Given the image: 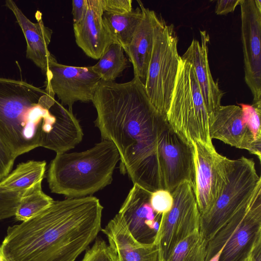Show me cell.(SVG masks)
<instances>
[{"label": "cell", "mask_w": 261, "mask_h": 261, "mask_svg": "<svg viewBox=\"0 0 261 261\" xmlns=\"http://www.w3.org/2000/svg\"><path fill=\"white\" fill-rule=\"evenodd\" d=\"M150 204L155 213L163 215L172 208L173 198L170 192L164 189L158 190L151 192Z\"/></svg>", "instance_id": "f1b7e54d"}, {"label": "cell", "mask_w": 261, "mask_h": 261, "mask_svg": "<svg viewBox=\"0 0 261 261\" xmlns=\"http://www.w3.org/2000/svg\"><path fill=\"white\" fill-rule=\"evenodd\" d=\"M240 6L245 81L253 95L252 105L261 107V9L255 0H242Z\"/></svg>", "instance_id": "7c38bea8"}, {"label": "cell", "mask_w": 261, "mask_h": 261, "mask_svg": "<svg viewBox=\"0 0 261 261\" xmlns=\"http://www.w3.org/2000/svg\"><path fill=\"white\" fill-rule=\"evenodd\" d=\"M81 261H117L116 256L107 243L98 239L85 253Z\"/></svg>", "instance_id": "4316f807"}, {"label": "cell", "mask_w": 261, "mask_h": 261, "mask_svg": "<svg viewBox=\"0 0 261 261\" xmlns=\"http://www.w3.org/2000/svg\"><path fill=\"white\" fill-rule=\"evenodd\" d=\"M245 261H251V260H250V256H249V257L247 259H246Z\"/></svg>", "instance_id": "74e56055"}, {"label": "cell", "mask_w": 261, "mask_h": 261, "mask_svg": "<svg viewBox=\"0 0 261 261\" xmlns=\"http://www.w3.org/2000/svg\"><path fill=\"white\" fill-rule=\"evenodd\" d=\"M124 49L119 44L113 43L105 50L92 70L99 75L101 81L114 82L122 74L128 66V61L124 54Z\"/></svg>", "instance_id": "603a6c76"}, {"label": "cell", "mask_w": 261, "mask_h": 261, "mask_svg": "<svg viewBox=\"0 0 261 261\" xmlns=\"http://www.w3.org/2000/svg\"><path fill=\"white\" fill-rule=\"evenodd\" d=\"M200 42L193 39L181 58L193 66L209 116L221 105L224 92L212 76L208 58L210 36L200 31Z\"/></svg>", "instance_id": "2e32d148"}, {"label": "cell", "mask_w": 261, "mask_h": 261, "mask_svg": "<svg viewBox=\"0 0 261 261\" xmlns=\"http://www.w3.org/2000/svg\"><path fill=\"white\" fill-rule=\"evenodd\" d=\"M173 204L171 210L162 215L155 243L159 254L166 260L174 247L191 234L199 231L201 215L192 185L186 181L172 192Z\"/></svg>", "instance_id": "ba28073f"}, {"label": "cell", "mask_w": 261, "mask_h": 261, "mask_svg": "<svg viewBox=\"0 0 261 261\" xmlns=\"http://www.w3.org/2000/svg\"><path fill=\"white\" fill-rule=\"evenodd\" d=\"M209 133L212 139L248 150L261 160V144L257 142L245 122L239 106H220L209 116Z\"/></svg>", "instance_id": "5bb4252c"}, {"label": "cell", "mask_w": 261, "mask_h": 261, "mask_svg": "<svg viewBox=\"0 0 261 261\" xmlns=\"http://www.w3.org/2000/svg\"><path fill=\"white\" fill-rule=\"evenodd\" d=\"M151 194L134 184L118 213L133 237L145 244L155 243L162 217L150 205Z\"/></svg>", "instance_id": "4fadbf2b"}, {"label": "cell", "mask_w": 261, "mask_h": 261, "mask_svg": "<svg viewBox=\"0 0 261 261\" xmlns=\"http://www.w3.org/2000/svg\"><path fill=\"white\" fill-rule=\"evenodd\" d=\"M46 92L57 95L62 106L72 110L79 101H92L100 77L92 66L79 67L63 65L54 58L45 73Z\"/></svg>", "instance_id": "8fae6325"}, {"label": "cell", "mask_w": 261, "mask_h": 261, "mask_svg": "<svg viewBox=\"0 0 261 261\" xmlns=\"http://www.w3.org/2000/svg\"><path fill=\"white\" fill-rule=\"evenodd\" d=\"M5 6L13 13L23 32L27 42V58L45 74L49 62L55 58L48 49L52 30L44 25L40 11H37L35 14L37 22H33L13 1H6Z\"/></svg>", "instance_id": "ac0fdd59"}, {"label": "cell", "mask_w": 261, "mask_h": 261, "mask_svg": "<svg viewBox=\"0 0 261 261\" xmlns=\"http://www.w3.org/2000/svg\"><path fill=\"white\" fill-rule=\"evenodd\" d=\"M261 243V187L242 220L222 247L219 261H245Z\"/></svg>", "instance_id": "9a60e30c"}, {"label": "cell", "mask_w": 261, "mask_h": 261, "mask_svg": "<svg viewBox=\"0 0 261 261\" xmlns=\"http://www.w3.org/2000/svg\"><path fill=\"white\" fill-rule=\"evenodd\" d=\"M250 258L251 261H261V243L255 246Z\"/></svg>", "instance_id": "836d02e7"}, {"label": "cell", "mask_w": 261, "mask_h": 261, "mask_svg": "<svg viewBox=\"0 0 261 261\" xmlns=\"http://www.w3.org/2000/svg\"><path fill=\"white\" fill-rule=\"evenodd\" d=\"M15 159L0 138V180L10 172Z\"/></svg>", "instance_id": "f546056e"}, {"label": "cell", "mask_w": 261, "mask_h": 261, "mask_svg": "<svg viewBox=\"0 0 261 261\" xmlns=\"http://www.w3.org/2000/svg\"><path fill=\"white\" fill-rule=\"evenodd\" d=\"M103 207L88 196L54 201L9 226L0 246L7 261H75L101 230Z\"/></svg>", "instance_id": "7a4b0ae2"}, {"label": "cell", "mask_w": 261, "mask_h": 261, "mask_svg": "<svg viewBox=\"0 0 261 261\" xmlns=\"http://www.w3.org/2000/svg\"><path fill=\"white\" fill-rule=\"evenodd\" d=\"M132 0H103L105 12L124 14L133 10Z\"/></svg>", "instance_id": "4dcf8cb0"}, {"label": "cell", "mask_w": 261, "mask_h": 261, "mask_svg": "<svg viewBox=\"0 0 261 261\" xmlns=\"http://www.w3.org/2000/svg\"><path fill=\"white\" fill-rule=\"evenodd\" d=\"M158 261H166L161 255L159 254Z\"/></svg>", "instance_id": "8d00e7d4"}, {"label": "cell", "mask_w": 261, "mask_h": 261, "mask_svg": "<svg viewBox=\"0 0 261 261\" xmlns=\"http://www.w3.org/2000/svg\"><path fill=\"white\" fill-rule=\"evenodd\" d=\"M243 119L257 143L261 144V107L240 103Z\"/></svg>", "instance_id": "484cf974"}, {"label": "cell", "mask_w": 261, "mask_h": 261, "mask_svg": "<svg viewBox=\"0 0 261 261\" xmlns=\"http://www.w3.org/2000/svg\"><path fill=\"white\" fill-rule=\"evenodd\" d=\"M46 162L29 161L17 165L16 168L0 180V192L25 191L42 181Z\"/></svg>", "instance_id": "44dd1931"}, {"label": "cell", "mask_w": 261, "mask_h": 261, "mask_svg": "<svg viewBox=\"0 0 261 261\" xmlns=\"http://www.w3.org/2000/svg\"><path fill=\"white\" fill-rule=\"evenodd\" d=\"M23 191L0 192V220L14 216Z\"/></svg>", "instance_id": "83f0119b"}, {"label": "cell", "mask_w": 261, "mask_h": 261, "mask_svg": "<svg viewBox=\"0 0 261 261\" xmlns=\"http://www.w3.org/2000/svg\"><path fill=\"white\" fill-rule=\"evenodd\" d=\"M208 119L194 68L180 57L166 121L172 130L190 145L199 141L211 146L213 144Z\"/></svg>", "instance_id": "5b68a950"}, {"label": "cell", "mask_w": 261, "mask_h": 261, "mask_svg": "<svg viewBox=\"0 0 261 261\" xmlns=\"http://www.w3.org/2000/svg\"><path fill=\"white\" fill-rule=\"evenodd\" d=\"M261 178L253 159L231 160L227 181L211 210L201 216L199 231L208 242L241 208L248 204L258 188Z\"/></svg>", "instance_id": "52a82bcc"}, {"label": "cell", "mask_w": 261, "mask_h": 261, "mask_svg": "<svg viewBox=\"0 0 261 261\" xmlns=\"http://www.w3.org/2000/svg\"><path fill=\"white\" fill-rule=\"evenodd\" d=\"M177 43L173 24L160 18L144 85L150 102L166 119L180 60Z\"/></svg>", "instance_id": "8992f818"}, {"label": "cell", "mask_w": 261, "mask_h": 261, "mask_svg": "<svg viewBox=\"0 0 261 261\" xmlns=\"http://www.w3.org/2000/svg\"><path fill=\"white\" fill-rule=\"evenodd\" d=\"M242 0H219L217 2L215 13L218 15H226L234 11Z\"/></svg>", "instance_id": "d6a6232c"}, {"label": "cell", "mask_w": 261, "mask_h": 261, "mask_svg": "<svg viewBox=\"0 0 261 261\" xmlns=\"http://www.w3.org/2000/svg\"><path fill=\"white\" fill-rule=\"evenodd\" d=\"M157 153L162 189L171 193L186 181L193 186V146L174 132L166 120L163 122L159 131Z\"/></svg>", "instance_id": "30bf717a"}, {"label": "cell", "mask_w": 261, "mask_h": 261, "mask_svg": "<svg viewBox=\"0 0 261 261\" xmlns=\"http://www.w3.org/2000/svg\"><path fill=\"white\" fill-rule=\"evenodd\" d=\"M208 242L196 231L179 242L166 261H205Z\"/></svg>", "instance_id": "d4e9b609"}, {"label": "cell", "mask_w": 261, "mask_h": 261, "mask_svg": "<svg viewBox=\"0 0 261 261\" xmlns=\"http://www.w3.org/2000/svg\"><path fill=\"white\" fill-rule=\"evenodd\" d=\"M81 126L55 95L23 81L0 77V138L15 158L41 146L59 153Z\"/></svg>", "instance_id": "3957f363"}, {"label": "cell", "mask_w": 261, "mask_h": 261, "mask_svg": "<svg viewBox=\"0 0 261 261\" xmlns=\"http://www.w3.org/2000/svg\"><path fill=\"white\" fill-rule=\"evenodd\" d=\"M120 160L116 146L106 140L84 151L57 153L48 169L49 188L68 198L90 196L111 183Z\"/></svg>", "instance_id": "277c9868"}, {"label": "cell", "mask_w": 261, "mask_h": 261, "mask_svg": "<svg viewBox=\"0 0 261 261\" xmlns=\"http://www.w3.org/2000/svg\"><path fill=\"white\" fill-rule=\"evenodd\" d=\"M142 11V17L132 39L124 49L133 65L134 77L145 81L151 55L155 27L159 17L155 12L145 7L137 1Z\"/></svg>", "instance_id": "ffe728a7"}, {"label": "cell", "mask_w": 261, "mask_h": 261, "mask_svg": "<svg viewBox=\"0 0 261 261\" xmlns=\"http://www.w3.org/2000/svg\"><path fill=\"white\" fill-rule=\"evenodd\" d=\"M101 230L107 237L117 261H158L156 244H145L137 241L118 214Z\"/></svg>", "instance_id": "d6986e66"}, {"label": "cell", "mask_w": 261, "mask_h": 261, "mask_svg": "<svg viewBox=\"0 0 261 261\" xmlns=\"http://www.w3.org/2000/svg\"><path fill=\"white\" fill-rule=\"evenodd\" d=\"M194 175L193 189L201 216L207 213L226 185L231 160L219 154L214 145L193 144Z\"/></svg>", "instance_id": "9c48e42d"}, {"label": "cell", "mask_w": 261, "mask_h": 261, "mask_svg": "<svg viewBox=\"0 0 261 261\" xmlns=\"http://www.w3.org/2000/svg\"><path fill=\"white\" fill-rule=\"evenodd\" d=\"M83 19L73 23L75 42L89 57L99 59L106 48L114 43L105 29L102 21L103 0H87Z\"/></svg>", "instance_id": "e0dca14e"}, {"label": "cell", "mask_w": 261, "mask_h": 261, "mask_svg": "<svg viewBox=\"0 0 261 261\" xmlns=\"http://www.w3.org/2000/svg\"><path fill=\"white\" fill-rule=\"evenodd\" d=\"M92 102L102 139L119 152L121 173L149 192L161 189L158 138L166 119L150 102L143 82L137 77L123 83L100 80Z\"/></svg>", "instance_id": "6da1fadb"}, {"label": "cell", "mask_w": 261, "mask_h": 261, "mask_svg": "<svg viewBox=\"0 0 261 261\" xmlns=\"http://www.w3.org/2000/svg\"><path fill=\"white\" fill-rule=\"evenodd\" d=\"M142 17L141 8L124 14H114L105 12L102 21L106 30L114 43L124 49L130 43L134 32Z\"/></svg>", "instance_id": "7402d4cb"}, {"label": "cell", "mask_w": 261, "mask_h": 261, "mask_svg": "<svg viewBox=\"0 0 261 261\" xmlns=\"http://www.w3.org/2000/svg\"><path fill=\"white\" fill-rule=\"evenodd\" d=\"M1 246V245H0ZM0 261H7L1 253L0 250Z\"/></svg>", "instance_id": "d590c367"}, {"label": "cell", "mask_w": 261, "mask_h": 261, "mask_svg": "<svg viewBox=\"0 0 261 261\" xmlns=\"http://www.w3.org/2000/svg\"><path fill=\"white\" fill-rule=\"evenodd\" d=\"M41 184L40 181L23 192L14 216L17 220L24 222L29 220L54 201L43 192Z\"/></svg>", "instance_id": "cb8c5ba5"}, {"label": "cell", "mask_w": 261, "mask_h": 261, "mask_svg": "<svg viewBox=\"0 0 261 261\" xmlns=\"http://www.w3.org/2000/svg\"><path fill=\"white\" fill-rule=\"evenodd\" d=\"M222 250V249L218 251L215 255H214L208 261H219V257Z\"/></svg>", "instance_id": "e575fe53"}, {"label": "cell", "mask_w": 261, "mask_h": 261, "mask_svg": "<svg viewBox=\"0 0 261 261\" xmlns=\"http://www.w3.org/2000/svg\"><path fill=\"white\" fill-rule=\"evenodd\" d=\"M72 14L73 23L81 22L84 18L87 10V0H73Z\"/></svg>", "instance_id": "1f68e13d"}]
</instances>
